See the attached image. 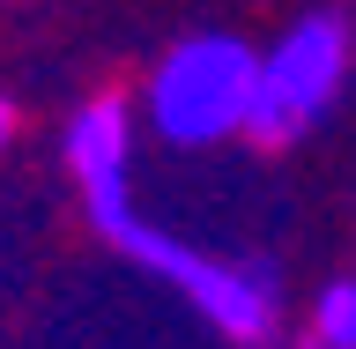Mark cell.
I'll return each instance as SVG.
<instances>
[{
    "label": "cell",
    "instance_id": "cell-1",
    "mask_svg": "<svg viewBox=\"0 0 356 349\" xmlns=\"http://www.w3.org/2000/svg\"><path fill=\"white\" fill-rule=\"evenodd\" d=\"M341 75H349V22L334 8H312L305 22H289L282 38L260 52L252 67V104H245V127L252 141H297L327 119V104L341 97Z\"/></svg>",
    "mask_w": 356,
    "mask_h": 349
},
{
    "label": "cell",
    "instance_id": "cell-2",
    "mask_svg": "<svg viewBox=\"0 0 356 349\" xmlns=\"http://www.w3.org/2000/svg\"><path fill=\"white\" fill-rule=\"evenodd\" d=\"M252 67H260V52L245 38H222V30H200V38L171 45L163 67L149 75L156 134L178 141V149H208L222 134H238L245 104H252Z\"/></svg>",
    "mask_w": 356,
    "mask_h": 349
},
{
    "label": "cell",
    "instance_id": "cell-3",
    "mask_svg": "<svg viewBox=\"0 0 356 349\" xmlns=\"http://www.w3.org/2000/svg\"><path fill=\"white\" fill-rule=\"evenodd\" d=\"M89 216H97V231H104L119 253H134V261L156 267V275H171V283L186 290V297H193V305L208 312L230 342H267V327H275V297H267L260 275L200 261L193 245H178V238H163L156 223H141L127 201H104V208H89Z\"/></svg>",
    "mask_w": 356,
    "mask_h": 349
},
{
    "label": "cell",
    "instance_id": "cell-4",
    "mask_svg": "<svg viewBox=\"0 0 356 349\" xmlns=\"http://www.w3.org/2000/svg\"><path fill=\"white\" fill-rule=\"evenodd\" d=\"M127 149H134V119L119 97H89L74 111V127H67V164L82 178L89 208H104V201H127Z\"/></svg>",
    "mask_w": 356,
    "mask_h": 349
},
{
    "label": "cell",
    "instance_id": "cell-5",
    "mask_svg": "<svg viewBox=\"0 0 356 349\" xmlns=\"http://www.w3.org/2000/svg\"><path fill=\"white\" fill-rule=\"evenodd\" d=\"M312 342L319 349H356V290L349 283L319 290V305H312Z\"/></svg>",
    "mask_w": 356,
    "mask_h": 349
},
{
    "label": "cell",
    "instance_id": "cell-6",
    "mask_svg": "<svg viewBox=\"0 0 356 349\" xmlns=\"http://www.w3.org/2000/svg\"><path fill=\"white\" fill-rule=\"evenodd\" d=\"M8 134H15V104L0 97V149H8Z\"/></svg>",
    "mask_w": 356,
    "mask_h": 349
},
{
    "label": "cell",
    "instance_id": "cell-7",
    "mask_svg": "<svg viewBox=\"0 0 356 349\" xmlns=\"http://www.w3.org/2000/svg\"><path fill=\"white\" fill-rule=\"evenodd\" d=\"M305 349H319V342H305Z\"/></svg>",
    "mask_w": 356,
    "mask_h": 349
}]
</instances>
